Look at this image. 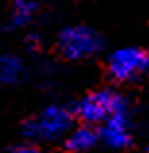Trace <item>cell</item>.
Masks as SVG:
<instances>
[{
  "instance_id": "obj_1",
  "label": "cell",
  "mask_w": 149,
  "mask_h": 153,
  "mask_svg": "<svg viewBox=\"0 0 149 153\" xmlns=\"http://www.w3.org/2000/svg\"><path fill=\"white\" fill-rule=\"evenodd\" d=\"M72 126V114L60 105H50L39 114L29 118L23 126L25 136L31 142H52L68 134Z\"/></svg>"
},
{
  "instance_id": "obj_2",
  "label": "cell",
  "mask_w": 149,
  "mask_h": 153,
  "mask_svg": "<svg viewBox=\"0 0 149 153\" xmlns=\"http://www.w3.org/2000/svg\"><path fill=\"white\" fill-rule=\"evenodd\" d=\"M124 108V103L118 93L110 89H101L85 95L78 105V116L85 124H101L116 111Z\"/></svg>"
},
{
  "instance_id": "obj_3",
  "label": "cell",
  "mask_w": 149,
  "mask_h": 153,
  "mask_svg": "<svg viewBox=\"0 0 149 153\" xmlns=\"http://www.w3.org/2000/svg\"><path fill=\"white\" fill-rule=\"evenodd\" d=\"M149 68V54L136 47H124L110 54L108 58V74L116 82L136 79Z\"/></svg>"
},
{
  "instance_id": "obj_4",
  "label": "cell",
  "mask_w": 149,
  "mask_h": 153,
  "mask_svg": "<svg viewBox=\"0 0 149 153\" xmlns=\"http://www.w3.org/2000/svg\"><path fill=\"white\" fill-rule=\"evenodd\" d=\"M58 49L66 58L79 60L91 56L99 49V37L95 31H91L85 25H72L60 33Z\"/></svg>"
},
{
  "instance_id": "obj_5",
  "label": "cell",
  "mask_w": 149,
  "mask_h": 153,
  "mask_svg": "<svg viewBox=\"0 0 149 153\" xmlns=\"http://www.w3.org/2000/svg\"><path fill=\"white\" fill-rule=\"evenodd\" d=\"M99 140H103L108 147H126L132 140V128H130V120L124 108L116 111L114 114H110L107 120L101 122V130H99Z\"/></svg>"
},
{
  "instance_id": "obj_6",
  "label": "cell",
  "mask_w": 149,
  "mask_h": 153,
  "mask_svg": "<svg viewBox=\"0 0 149 153\" xmlns=\"http://www.w3.org/2000/svg\"><path fill=\"white\" fill-rule=\"evenodd\" d=\"M97 142H99V132H95L89 124H85V126H79L68 134L66 147L74 153H83L89 151Z\"/></svg>"
},
{
  "instance_id": "obj_7",
  "label": "cell",
  "mask_w": 149,
  "mask_h": 153,
  "mask_svg": "<svg viewBox=\"0 0 149 153\" xmlns=\"http://www.w3.org/2000/svg\"><path fill=\"white\" fill-rule=\"evenodd\" d=\"M23 74V62L16 54H0V83H16Z\"/></svg>"
},
{
  "instance_id": "obj_8",
  "label": "cell",
  "mask_w": 149,
  "mask_h": 153,
  "mask_svg": "<svg viewBox=\"0 0 149 153\" xmlns=\"http://www.w3.org/2000/svg\"><path fill=\"white\" fill-rule=\"evenodd\" d=\"M35 12H37V4L33 0H16L10 10V22L18 27L27 25L35 18Z\"/></svg>"
},
{
  "instance_id": "obj_9",
  "label": "cell",
  "mask_w": 149,
  "mask_h": 153,
  "mask_svg": "<svg viewBox=\"0 0 149 153\" xmlns=\"http://www.w3.org/2000/svg\"><path fill=\"white\" fill-rule=\"evenodd\" d=\"M10 153H45V151H41L37 146H31V143H27V146H18V147H14Z\"/></svg>"
},
{
  "instance_id": "obj_10",
  "label": "cell",
  "mask_w": 149,
  "mask_h": 153,
  "mask_svg": "<svg viewBox=\"0 0 149 153\" xmlns=\"http://www.w3.org/2000/svg\"><path fill=\"white\" fill-rule=\"evenodd\" d=\"M142 153H149V146H147V147H145V149H143Z\"/></svg>"
}]
</instances>
